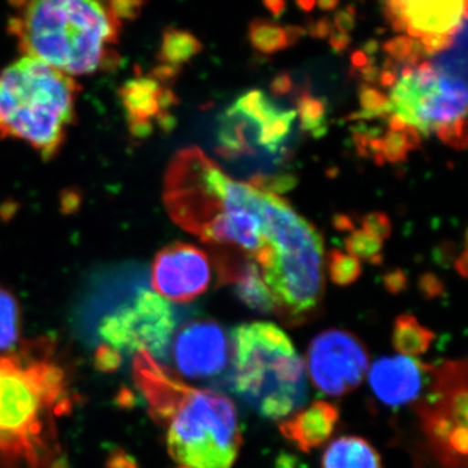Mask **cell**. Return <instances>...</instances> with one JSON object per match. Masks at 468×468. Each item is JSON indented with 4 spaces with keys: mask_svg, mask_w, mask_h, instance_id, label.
I'll list each match as a JSON object with an SVG mask.
<instances>
[{
    "mask_svg": "<svg viewBox=\"0 0 468 468\" xmlns=\"http://www.w3.org/2000/svg\"><path fill=\"white\" fill-rule=\"evenodd\" d=\"M72 406L50 338L0 354V468H51L60 451L58 419Z\"/></svg>",
    "mask_w": 468,
    "mask_h": 468,
    "instance_id": "1",
    "label": "cell"
},
{
    "mask_svg": "<svg viewBox=\"0 0 468 468\" xmlns=\"http://www.w3.org/2000/svg\"><path fill=\"white\" fill-rule=\"evenodd\" d=\"M134 378L151 417L167 433L176 468H230L242 445L236 408L224 394L185 384L147 353L135 354Z\"/></svg>",
    "mask_w": 468,
    "mask_h": 468,
    "instance_id": "2",
    "label": "cell"
},
{
    "mask_svg": "<svg viewBox=\"0 0 468 468\" xmlns=\"http://www.w3.org/2000/svg\"><path fill=\"white\" fill-rule=\"evenodd\" d=\"M9 32L26 57L67 76L92 75L119 61L122 11L110 0H12Z\"/></svg>",
    "mask_w": 468,
    "mask_h": 468,
    "instance_id": "3",
    "label": "cell"
},
{
    "mask_svg": "<svg viewBox=\"0 0 468 468\" xmlns=\"http://www.w3.org/2000/svg\"><path fill=\"white\" fill-rule=\"evenodd\" d=\"M263 220L268 245L251 258L272 294L276 315L286 324H302L324 295L322 234L275 194L264 193Z\"/></svg>",
    "mask_w": 468,
    "mask_h": 468,
    "instance_id": "4",
    "label": "cell"
},
{
    "mask_svg": "<svg viewBox=\"0 0 468 468\" xmlns=\"http://www.w3.org/2000/svg\"><path fill=\"white\" fill-rule=\"evenodd\" d=\"M165 202L169 217L186 232L234 248L243 220L261 207L252 202L248 185L224 174L198 147L181 150L172 160Z\"/></svg>",
    "mask_w": 468,
    "mask_h": 468,
    "instance_id": "5",
    "label": "cell"
},
{
    "mask_svg": "<svg viewBox=\"0 0 468 468\" xmlns=\"http://www.w3.org/2000/svg\"><path fill=\"white\" fill-rule=\"evenodd\" d=\"M81 90L70 76L23 57L0 69V137L16 138L43 159L57 156Z\"/></svg>",
    "mask_w": 468,
    "mask_h": 468,
    "instance_id": "6",
    "label": "cell"
},
{
    "mask_svg": "<svg viewBox=\"0 0 468 468\" xmlns=\"http://www.w3.org/2000/svg\"><path fill=\"white\" fill-rule=\"evenodd\" d=\"M230 388L264 418L282 419L307 399L303 360L291 338L272 323L236 326L232 335Z\"/></svg>",
    "mask_w": 468,
    "mask_h": 468,
    "instance_id": "7",
    "label": "cell"
},
{
    "mask_svg": "<svg viewBox=\"0 0 468 468\" xmlns=\"http://www.w3.org/2000/svg\"><path fill=\"white\" fill-rule=\"evenodd\" d=\"M393 115L419 134L439 135L455 149L467 144V86L464 77L426 60L408 61L390 94Z\"/></svg>",
    "mask_w": 468,
    "mask_h": 468,
    "instance_id": "8",
    "label": "cell"
},
{
    "mask_svg": "<svg viewBox=\"0 0 468 468\" xmlns=\"http://www.w3.org/2000/svg\"><path fill=\"white\" fill-rule=\"evenodd\" d=\"M417 414L431 451L443 468H467V365L446 360L433 365Z\"/></svg>",
    "mask_w": 468,
    "mask_h": 468,
    "instance_id": "9",
    "label": "cell"
},
{
    "mask_svg": "<svg viewBox=\"0 0 468 468\" xmlns=\"http://www.w3.org/2000/svg\"><path fill=\"white\" fill-rule=\"evenodd\" d=\"M177 326L174 307L156 292L143 291L107 315L100 335L107 347L120 354L147 353L155 360H165Z\"/></svg>",
    "mask_w": 468,
    "mask_h": 468,
    "instance_id": "10",
    "label": "cell"
},
{
    "mask_svg": "<svg viewBox=\"0 0 468 468\" xmlns=\"http://www.w3.org/2000/svg\"><path fill=\"white\" fill-rule=\"evenodd\" d=\"M368 351L356 335L328 329L311 341L307 368L311 381L326 396H344L356 389L367 374Z\"/></svg>",
    "mask_w": 468,
    "mask_h": 468,
    "instance_id": "11",
    "label": "cell"
},
{
    "mask_svg": "<svg viewBox=\"0 0 468 468\" xmlns=\"http://www.w3.org/2000/svg\"><path fill=\"white\" fill-rule=\"evenodd\" d=\"M388 7L426 54L448 50L466 29L467 0H388Z\"/></svg>",
    "mask_w": 468,
    "mask_h": 468,
    "instance_id": "12",
    "label": "cell"
},
{
    "mask_svg": "<svg viewBox=\"0 0 468 468\" xmlns=\"http://www.w3.org/2000/svg\"><path fill=\"white\" fill-rule=\"evenodd\" d=\"M229 349V338L217 322L197 319L176 329L169 354L180 377L208 380L223 374Z\"/></svg>",
    "mask_w": 468,
    "mask_h": 468,
    "instance_id": "13",
    "label": "cell"
},
{
    "mask_svg": "<svg viewBox=\"0 0 468 468\" xmlns=\"http://www.w3.org/2000/svg\"><path fill=\"white\" fill-rule=\"evenodd\" d=\"M212 268L207 252L175 242L160 250L151 268V285L165 300L185 303L207 291Z\"/></svg>",
    "mask_w": 468,
    "mask_h": 468,
    "instance_id": "14",
    "label": "cell"
},
{
    "mask_svg": "<svg viewBox=\"0 0 468 468\" xmlns=\"http://www.w3.org/2000/svg\"><path fill=\"white\" fill-rule=\"evenodd\" d=\"M167 84V80L154 73L126 82L120 90L126 122L137 137L153 133L155 126L163 129L174 126L175 120L169 110L176 106L177 98Z\"/></svg>",
    "mask_w": 468,
    "mask_h": 468,
    "instance_id": "15",
    "label": "cell"
},
{
    "mask_svg": "<svg viewBox=\"0 0 468 468\" xmlns=\"http://www.w3.org/2000/svg\"><path fill=\"white\" fill-rule=\"evenodd\" d=\"M432 367L433 365L409 356L381 358L369 371V385L385 405H408L426 392Z\"/></svg>",
    "mask_w": 468,
    "mask_h": 468,
    "instance_id": "16",
    "label": "cell"
},
{
    "mask_svg": "<svg viewBox=\"0 0 468 468\" xmlns=\"http://www.w3.org/2000/svg\"><path fill=\"white\" fill-rule=\"evenodd\" d=\"M232 107L246 119L250 120L257 132L258 149H263L273 155L282 153L297 116L294 110L276 106L268 95L261 90L246 92L234 101Z\"/></svg>",
    "mask_w": 468,
    "mask_h": 468,
    "instance_id": "17",
    "label": "cell"
},
{
    "mask_svg": "<svg viewBox=\"0 0 468 468\" xmlns=\"http://www.w3.org/2000/svg\"><path fill=\"white\" fill-rule=\"evenodd\" d=\"M338 410L332 403L314 402L310 408L295 412L288 420L280 424L282 435L302 452L319 448L334 435L337 424Z\"/></svg>",
    "mask_w": 468,
    "mask_h": 468,
    "instance_id": "18",
    "label": "cell"
},
{
    "mask_svg": "<svg viewBox=\"0 0 468 468\" xmlns=\"http://www.w3.org/2000/svg\"><path fill=\"white\" fill-rule=\"evenodd\" d=\"M323 468H384L380 455L360 437L335 440L323 457Z\"/></svg>",
    "mask_w": 468,
    "mask_h": 468,
    "instance_id": "19",
    "label": "cell"
},
{
    "mask_svg": "<svg viewBox=\"0 0 468 468\" xmlns=\"http://www.w3.org/2000/svg\"><path fill=\"white\" fill-rule=\"evenodd\" d=\"M234 292L242 303L249 309L261 314L275 313V302L270 289L264 284L261 270L254 260L250 258L233 280Z\"/></svg>",
    "mask_w": 468,
    "mask_h": 468,
    "instance_id": "20",
    "label": "cell"
},
{
    "mask_svg": "<svg viewBox=\"0 0 468 468\" xmlns=\"http://www.w3.org/2000/svg\"><path fill=\"white\" fill-rule=\"evenodd\" d=\"M388 126L389 131L380 138L381 163L405 162L410 151L420 144V134L394 115L388 117Z\"/></svg>",
    "mask_w": 468,
    "mask_h": 468,
    "instance_id": "21",
    "label": "cell"
},
{
    "mask_svg": "<svg viewBox=\"0 0 468 468\" xmlns=\"http://www.w3.org/2000/svg\"><path fill=\"white\" fill-rule=\"evenodd\" d=\"M435 341V334L412 315H399L394 323L393 345L399 353L417 356L426 353Z\"/></svg>",
    "mask_w": 468,
    "mask_h": 468,
    "instance_id": "22",
    "label": "cell"
},
{
    "mask_svg": "<svg viewBox=\"0 0 468 468\" xmlns=\"http://www.w3.org/2000/svg\"><path fill=\"white\" fill-rule=\"evenodd\" d=\"M21 311L15 295L0 286V354L11 353L20 345Z\"/></svg>",
    "mask_w": 468,
    "mask_h": 468,
    "instance_id": "23",
    "label": "cell"
},
{
    "mask_svg": "<svg viewBox=\"0 0 468 468\" xmlns=\"http://www.w3.org/2000/svg\"><path fill=\"white\" fill-rule=\"evenodd\" d=\"M201 50V45L190 34L183 32H171L165 36L163 43L162 58L165 67L176 69L178 64L186 63L194 55Z\"/></svg>",
    "mask_w": 468,
    "mask_h": 468,
    "instance_id": "24",
    "label": "cell"
},
{
    "mask_svg": "<svg viewBox=\"0 0 468 468\" xmlns=\"http://www.w3.org/2000/svg\"><path fill=\"white\" fill-rule=\"evenodd\" d=\"M298 115L301 128L319 138L326 132V104L322 98L314 97L310 92H303L298 100Z\"/></svg>",
    "mask_w": 468,
    "mask_h": 468,
    "instance_id": "25",
    "label": "cell"
},
{
    "mask_svg": "<svg viewBox=\"0 0 468 468\" xmlns=\"http://www.w3.org/2000/svg\"><path fill=\"white\" fill-rule=\"evenodd\" d=\"M359 112L351 115L350 120L368 122V120L388 119L393 115L389 98L374 86L365 84L359 89Z\"/></svg>",
    "mask_w": 468,
    "mask_h": 468,
    "instance_id": "26",
    "label": "cell"
},
{
    "mask_svg": "<svg viewBox=\"0 0 468 468\" xmlns=\"http://www.w3.org/2000/svg\"><path fill=\"white\" fill-rule=\"evenodd\" d=\"M346 251L356 260L368 261L371 264H381L383 261V242L375 239L365 230L354 229L347 236Z\"/></svg>",
    "mask_w": 468,
    "mask_h": 468,
    "instance_id": "27",
    "label": "cell"
},
{
    "mask_svg": "<svg viewBox=\"0 0 468 468\" xmlns=\"http://www.w3.org/2000/svg\"><path fill=\"white\" fill-rule=\"evenodd\" d=\"M328 272L335 285L347 286L362 275V266L356 258L335 249L328 254Z\"/></svg>",
    "mask_w": 468,
    "mask_h": 468,
    "instance_id": "28",
    "label": "cell"
},
{
    "mask_svg": "<svg viewBox=\"0 0 468 468\" xmlns=\"http://www.w3.org/2000/svg\"><path fill=\"white\" fill-rule=\"evenodd\" d=\"M251 186L261 192L270 194H282L289 192L292 187L297 185V178L292 175H279V176H254L249 181Z\"/></svg>",
    "mask_w": 468,
    "mask_h": 468,
    "instance_id": "29",
    "label": "cell"
},
{
    "mask_svg": "<svg viewBox=\"0 0 468 468\" xmlns=\"http://www.w3.org/2000/svg\"><path fill=\"white\" fill-rule=\"evenodd\" d=\"M252 43L261 52H275L285 48L286 39L280 29L271 27H260L252 32Z\"/></svg>",
    "mask_w": 468,
    "mask_h": 468,
    "instance_id": "30",
    "label": "cell"
},
{
    "mask_svg": "<svg viewBox=\"0 0 468 468\" xmlns=\"http://www.w3.org/2000/svg\"><path fill=\"white\" fill-rule=\"evenodd\" d=\"M362 226L366 233L371 234L381 242L389 239L392 234V223L383 212H369L362 218Z\"/></svg>",
    "mask_w": 468,
    "mask_h": 468,
    "instance_id": "31",
    "label": "cell"
},
{
    "mask_svg": "<svg viewBox=\"0 0 468 468\" xmlns=\"http://www.w3.org/2000/svg\"><path fill=\"white\" fill-rule=\"evenodd\" d=\"M385 288L390 292H399L405 291L408 285V276L402 270H393L384 276Z\"/></svg>",
    "mask_w": 468,
    "mask_h": 468,
    "instance_id": "32",
    "label": "cell"
},
{
    "mask_svg": "<svg viewBox=\"0 0 468 468\" xmlns=\"http://www.w3.org/2000/svg\"><path fill=\"white\" fill-rule=\"evenodd\" d=\"M419 286L427 297H436L443 292L442 282L433 273H426V275L421 276Z\"/></svg>",
    "mask_w": 468,
    "mask_h": 468,
    "instance_id": "33",
    "label": "cell"
},
{
    "mask_svg": "<svg viewBox=\"0 0 468 468\" xmlns=\"http://www.w3.org/2000/svg\"><path fill=\"white\" fill-rule=\"evenodd\" d=\"M292 89V81L286 75H282L275 79V81L272 82V86H271V90H272L273 94L276 95H284L288 94Z\"/></svg>",
    "mask_w": 468,
    "mask_h": 468,
    "instance_id": "34",
    "label": "cell"
},
{
    "mask_svg": "<svg viewBox=\"0 0 468 468\" xmlns=\"http://www.w3.org/2000/svg\"><path fill=\"white\" fill-rule=\"evenodd\" d=\"M334 223L338 230H349V232H351V230L356 229L351 218L345 217V215H337V217L335 218Z\"/></svg>",
    "mask_w": 468,
    "mask_h": 468,
    "instance_id": "35",
    "label": "cell"
},
{
    "mask_svg": "<svg viewBox=\"0 0 468 468\" xmlns=\"http://www.w3.org/2000/svg\"><path fill=\"white\" fill-rule=\"evenodd\" d=\"M458 272L461 273L462 276L466 277L467 275V250L464 249L463 252H462L460 260L457 261Z\"/></svg>",
    "mask_w": 468,
    "mask_h": 468,
    "instance_id": "36",
    "label": "cell"
},
{
    "mask_svg": "<svg viewBox=\"0 0 468 468\" xmlns=\"http://www.w3.org/2000/svg\"><path fill=\"white\" fill-rule=\"evenodd\" d=\"M292 464H294V461L288 457L282 458V460L279 461V468H294Z\"/></svg>",
    "mask_w": 468,
    "mask_h": 468,
    "instance_id": "37",
    "label": "cell"
}]
</instances>
